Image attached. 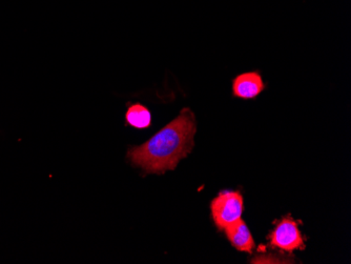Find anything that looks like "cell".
I'll list each match as a JSON object with an SVG mask.
<instances>
[{"mask_svg": "<svg viewBox=\"0 0 351 264\" xmlns=\"http://www.w3.org/2000/svg\"><path fill=\"white\" fill-rule=\"evenodd\" d=\"M269 245L280 248L282 251L291 252L295 250H304V238L299 230V224L291 216L282 218L275 230L268 235Z\"/></svg>", "mask_w": 351, "mask_h": 264, "instance_id": "obj_3", "label": "cell"}, {"mask_svg": "<svg viewBox=\"0 0 351 264\" xmlns=\"http://www.w3.org/2000/svg\"><path fill=\"white\" fill-rule=\"evenodd\" d=\"M125 123L136 129H147L152 124L151 112L147 106L142 104H129L125 113Z\"/></svg>", "mask_w": 351, "mask_h": 264, "instance_id": "obj_6", "label": "cell"}, {"mask_svg": "<svg viewBox=\"0 0 351 264\" xmlns=\"http://www.w3.org/2000/svg\"><path fill=\"white\" fill-rule=\"evenodd\" d=\"M266 84L260 71H250L237 75L232 82V97L252 100L264 92Z\"/></svg>", "mask_w": 351, "mask_h": 264, "instance_id": "obj_4", "label": "cell"}, {"mask_svg": "<svg viewBox=\"0 0 351 264\" xmlns=\"http://www.w3.org/2000/svg\"><path fill=\"white\" fill-rule=\"evenodd\" d=\"M226 234L232 245L240 252L252 254L254 248V238L244 220L240 219L226 228Z\"/></svg>", "mask_w": 351, "mask_h": 264, "instance_id": "obj_5", "label": "cell"}, {"mask_svg": "<svg viewBox=\"0 0 351 264\" xmlns=\"http://www.w3.org/2000/svg\"><path fill=\"white\" fill-rule=\"evenodd\" d=\"M243 211V197L238 191L221 192L210 204L213 219L221 230L241 219Z\"/></svg>", "mask_w": 351, "mask_h": 264, "instance_id": "obj_2", "label": "cell"}, {"mask_svg": "<svg viewBox=\"0 0 351 264\" xmlns=\"http://www.w3.org/2000/svg\"><path fill=\"white\" fill-rule=\"evenodd\" d=\"M196 116L189 108L181 110L173 121L143 145L130 147L128 159L147 173L163 174L173 171L194 147Z\"/></svg>", "mask_w": 351, "mask_h": 264, "instance_id": "obj_1", "label": "cell"}]
</instances>
